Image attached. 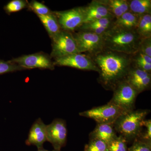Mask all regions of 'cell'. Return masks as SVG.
Instances as JSON below:
<instances>
[{"label": "cell", "mask_w": 151, "mask_h": 151, "mask_svg": "<svg viewBox=\"0 0 151 151\" xmlns=\"http://www.w3.org/2000/svg\"><path fill=\"white\" fill-rule=\"evenodd\" d=\"M132 55L105 49L90 57L98 68L97 81L105 90L113 91L126 80L132 65Z\"/></svg>", "instance_id": "obj_1"}, {"label": "cell", "mask_w": 151, "mask_h": 151, "mask_svg": "<svg viewBox=\"0 0 151 151\" xmlns=\"http://www.w3.org/2000/svg\"><path fill=\"white\" fill-rule=\"evenodd\" d=\"M105 48L125 54H134L139 50L142 39L135 30L113 27L103 35Z\"/></svg>", "instance_id": "obj_2"}, {"label": "cell", "mask_w": 151, "mask_h": 151, "mask_svg": "<svg viewBox=\"0 0 151 151\" xmlns=\"http://www.w3.org/2000/svg\"><path fill=\"white\" fill-rule=\"evenodd\" d=\"M150 113L147 109H134L125 112L113 124L114 129L128 143L133 142L140 134L143 122Z\"/></svg>", "instance_id": "obj_3"}, {"label": "cell", "mask_w": 151, "mask_h": 151, "mask_svg": "<svg viewBox=\"0 0 151 151\" xmlns=\"http://www.w3.org/2000/svg\"><path fill=\"white\" fill-rule=\"evenodd\" d=\"M71 33L76 42L78 53L92 57L105 49L103 35L83 31Z\"/></svg>", "instance_id": "obj_4"}, {"label": "cell", "mask_w": 151, "mask_h": 151, "mask_svg": "<svg viewBox=\"0 0 151 151\" xmlns=\"http://www.w3.org/2000/svg\"><path fill=\"white\" fill-rule=\"evenodd\" d=\"M125 111L108 102L106 105L80 112L79 115L94 120L97 124H113Z\"/></svg>", "instance_id": "obj_5"}, {"label": "cell", "mask_w": 151, "mask_h": 151, "mask_svg": "<svg viewBox=\"0 0 151 151\" xmlns=\"http://www.w3.org/2000/svg\"><path fill=\"white\" fill-rule=\"evenodd\" d=\"M113 91V97L109 103L125 112L134 110L136 99L139 94L126 80L119 83Z\"/></svg>", "instance_id": "obj_6"}, {"label": "cell", "mask_w": 151, "mask_h": 151, "mask_svg": "<svg viewBox=\"0 0 151 151\" xmlns=\"http://www.w3.org/2000/svg\"><path fill=\"white\" fill-rule=\"evenodd\" d=\"M51 58L65 56L73 53H78L76 42L72 33L61 30L51 39Z\"/></svg>", "instance_id": "obj_7"}, {"label": "cell", "mask_w": 151, "mask_h": 151, "mask_svg": "<svg viewBox=\"0 0 151 151\" xmlns=\"http://www.w3.org/2000/svg\"><path fill=\"white\" fill-rule=\"evenodd\" d=\"M53 12L63 30L73 32L84 24L85 19L84 6Z\"/></svg>", "instance_id": "obj_8"}, {"label": "cell", "mask_w": 151, "mask_h": 151, "mask_svg": "<svg viewBox=\"0 0 151 151\" xmlns=\"http://www.w3.org/2000/svg\"><path fill=\"white\" fill-rule=\"evenodd\" d=\"M9 61L26 69L38 68L52 70L55 66L51 57L42 52L24 55Z\"/></svg>", "instance_id": "obj_9"}, {"label": "cell", "mask_w": 151, "mask_h": 151, "mask_svg": "<svg viewBox=\"0 0 151 151\" xmlns=\"http://www.w3.org/2000/svg\"><path fill=\"white\" fill-rule=\"evenodd\" d=\"M54 60L55 66H68L80 70L98 71V68L92 58L82 53H73Z\"/></svg>", "instance_id": "obj_10"}, {"label": "cell", "mask_w": 151, "mask_h": 151, "mask_svg": "<svg viewBox=\"0 0 151 151\" xmlns=\"http://www.w3.org/2000/svg\"><path fill=\"white\" fill-rule=\"evenodd\" d=\"M46 135L47 141L52 145L54 150H61L67 142L66 122L63 119H55L46 126Z\"/></svg>", "instance_id": "obj_11"}, {"label": "cell", "mask_w": 151, "mask_h": 151, "mask_svg": "<svg viewBox=\"0 0 151 151\" xmlns=\"http://www.w3.org/2000/svg\"><path fill=\"white\" fill-rule=\"evenodd\" d=\"M125 80L140 94L150 89L151 73L132 65Z\"/></svg>", "instance_id": "obj_12"}, {"label": "cell", "mask_w": 151, "mask_h": 151, "mask_svg": "<svg viewBox=\"0 0 151 151\" xmlns=\"http://www.w3.org/2000/svg\"><path fill=\"white\" fill-rule=\"evenodd\" d=\"M46 126L41 119H37L30 129L26 144L28 146H35L37 149L43 148L44 143L47 141Z\"/></svg>", "instance_id": "obj_13"}, {"label": "cell", "mask_w": 151, "mask_h": 151, "mask_svg": "<svg viewBox=\"0 0 151 151\" xmlns=\"http://www.w3.org/2000/svg\"><path fill=\"white\" fill-rule=\"evenodd\" d=\"M84 9L85 14L84 24L103 18L115 17L99 0H93L86 6H84Z\"/></svg>", "instance_id": "obj_14"}, {"label": "cell", "mask_w": 151, "mask_h": 151, "mask_svg": "<svg viewBox=\"0 0 151 151\" xmlns=\"http://www.w3.org/2000/svg\"><path fill=\"white\" fill-rule=\"evenodd\" d=\"M115 19V17L103 18L83 24L77 30L103 35L107 30L112 27Z\"/></svg>", "instance_id": "obj_15"}, {"label": "cell", "mask_w": 151, "mask_h": 151, "mask_svg": "<svg viewBox=\"0 0 151 151\" xmlns=\"http://www.w3.org/2000/svg\"><path fill=\"white\" fill-rule=\"evenodd\" d=\"M118 137L113 124H97L89 135V139H97L108 144Z\"/></svg>", "instance_id": "obj_16"}, {"label": "cell", "mask_w": 151, "mask_h": 151, "mask_svg": "<svg viewBox=\"0 0 151 151\" xmlns=\"http://www.w3.org/2000/svg\"><path fill=\"white\" fill-rule=\"evenodd\" d=\"M116 18H119L123 14L129 11L128 0H99Z\"/></svg>", "instance_id": "obj_17"}, {"label": "cell", "mask_w": 151, "mask_h": 151, "mask_svg": "<svg viewBox=\"0 0 151 151\" xmlns=\"http://www.w3.org/2000/svg\"><path fill=\"white\" fill-rule=\"evenodd\" d=\"M139 19V16L129 11L119 18L116 19L112 27L129 30H135Z\"/></svg>", "instance_id": "obj_18"}, {"label": "cell", "mask_w": 151, "mask_h": 151, "mask_svg": "<svg viewBox=\"0 0 151 151\" xmlns=\"http://www.w3.org/2000/svg\"><path fill=\"white\" fill-rule=\"evenodd\" d=\"M37 16L45 27L50 38L54 37L62 30L53 12L46 15Z\"/></svg>", "instance_id": "obj_19"}, {"label": "cell", "mask_w": 151, "mask_h": 151, "mask_svg": "<svg viewBox=\"0 0 151 151\" xmlns=\"http://www.w3.org/2000/svg\"><path fill=\"white\" fill-rule=\"evenodd\" d=\"M128 3L130 12L136 15L151 14V0H128Z\"/></svg>", "instance_id": "obj_20"}, {"label": "cell", "mask_w": 151, "mask_h": 151, "mask_svg": "<svg viewBox=\"0 0 151 151\" xmlns=\"http://www.w3.org/2000/svg\"><path fill=\"white\" fill-rule=\"evenodd\" d=\"M136 32L142 39L151 37V14H146L139 17Z\"/></svg>", "instance_id": "obj_21"}, {"label": "cell", "mask_w": 151, "mask_h": 151, "mask_svg": "<svg viewBox=\"0 0 151 151\" xmlns=\"http://www.w3.org/2000/svg\"><path fill=\"white\" fill-rule=\"evenodd\" d=\"M132 65L151 73V57L138 51L132 55Z\"/></svg>", "instance_id": "obj_22"}, {"label": "cell", "mask_w": 151, "mask_h": 151, "mask_svg": "<svg viewBox=\"0 0 151 151\" xmlns=\"http://www.w3.org/2000/svg\"><path fill=\"white\" fill-rule=\"evenodd\" d=\"M128 142L122 136L119 135L108 145V151H127Z\"/></svg>", "instance_id": "obj_23"}, {"label": "cell", "mask_w": 151, "mask_h": 151, "mask_svg": "<svg viewBox=\"0 0 151 151\" xmlns=\"http://www.w3.org/2000/svg\"><path fill=\"white\" fill-rule=\"evenodd\" d=\"M108 145L97 139H89V142L85 145L84 151H108Z\"/></svg>", "instance_id": "obj_24"}, {"label": "cell", "mask_w": 151, "mask_h": 151, "mask_svg": "<svg viewBox=\"0 0 151 151\" xmlns=\"http://www.w3.org/2000/svg\"><path fill=\"white\" fill-rule=\"evenodd\" d=\"M28 6L27 1L24 0H13L8 3L4 7V10L6 13L10 14L16 12L25 8Z\"/></svg>", "instance_id": "obj_25"}, {"label": "cell", "mask_w": 151, "mask_h": 151, "mask_svg": "<svg viewBox=\"0 0 151 151\" xmlns=\"http://www.w3.org/2000/svg\"><path fill=\"white\" fill-rule=\"evenodd\" d=\"M127 151H151V142L137 138Z\"/></svg>", "instance_id": "obj_26"}, {"label": "cell", "mask_w": 151, "mask_h": 151, "mask_svg": "<svg viewBox=\"0 0 151 151\" xmlns=\"http://www.w3.org/2000/svg\"><path fill=\"white\" fill-rule=\"evenodd\" d=\"M26 70L25 68L11 62L9 60L5 61L0 60V74Z\"/></svg>", "instance_id": "obj_27"}, {"label": "cell", "mask_w": 151, "mask_h": 151, "mask_svg": "<svg viewBox=\"0 0 151 151\" xmlns=\"http://www.w3.org/2000/svg\"><path fill=\"white\" fill-rule=\"evenodd\" d=\"M28 6L37 15H46L52 12L46 6L36 1H32Z\"/></svg>", "instance_id": "obj_28"}, {"label": "cell", "mask_w": 151, "mask_h": 151, "mask_svg": "<svg viewBox=\"0 0 151 151\" xmlns=\"http://www.w3.org/2000/svg\"><path fill=\"white\" fill-rule=\"evenodd\" d=\"M143 127L145 128V131L141 132L138 138L144 140L151 142V119L145 120L143 123Z\"/></svg>", "instance_id": "obj_29"}, {"label": "cell", "mask_w": 151, "mask_h": 151, "mask_svg": "<svg viewBox=\"0 0 151 151\" xmlns=\"http://www.w3.org/2000/svg\"><path fill=\"white\" fill-rule=\"evenodd\" d=\"M138 51L151 57V37L142 40Z\"/></svg>", "instance_id": "obj_30"}, {"label": "cell", "mask_w": 151, "mask_h": 151, "mask_svg": "<svg viewBox=\"0 0 151 151\" xmlns=\"http://www.w3.org/2000/svg\"><path fill=\"white\" fill-rule=\"evenodd\" d=\"M37 151H61L56 150H52V151H49V150H45V149H44L43 148H42L38 149V150Z\"/></svg>", "instance_id": "obj_31"}]
</instances>
